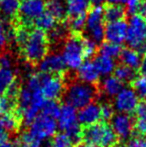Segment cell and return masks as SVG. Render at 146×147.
<instances>
[{"mask_svg": "<svg viewBox=\"0 0 146 147\" xmlns=\"http://www.w3.org/2000/svg\"><path fill=\"white\" fill-rule=\"evenodd\" d=\"M19 0H0V15L4 18H14L19 12Z\"/></svg>", "mask_w": 146, "mask_h": 147, "instance_id": "obj_23", "label": "cell"}, {"mask_svg": "<svg viewBox=\"0 0 146 147\" xmlns=\"http://www.w3.org/2000/svg\"><path fill=\"white\" fill-rule=\"evenodd\" d=\"M77 72V77L79 81H82L84 83L95 85L98 83L100 78V74L97 71L95 65L92 61H83V63L78 67L76 70Z\"/></svg>", "mask_w": 146, "mask_h": 147, "instance_id": "obj_16", "label": "cell"}, {"mask_svg": "<svg viewBox=\"0 0 146 147\" xmlns=\"http://www.w3.org/2000/svg\"><path fill=\"white\" fill-rule=\"evenodd\" d=\"M56 21L57 20L48 11L45 10L39 17H37L34 20V24H35L36 28L45 32V31H50L51 29H53L56 26Z\"/></svg>", "mask_w": 146, "mask_h": 147, "instance_id": "obj_25", "label": "cell"}, {"mask_svg": "<svg viewBox=\"0 0 146 147\" xmlns=\"http://www.w3.org/2000/svg\"><path fill=\"white\" fill-rule=\"evenodd\" d=\"M109 5H123L127 2V0H105Z\"/></svg>", "mask_w": 146, "mask_h": 147, "instance_id": "obj_46", "label": "cell"}, {"mask_svg": "<svg viewBox=\"0 0 146 147\" xmlns=\"http://www.w3.org/2000/svg\"><path fill=\"white\" fill-rule=\"evenodd\" d=\"M100 108H101V120L103 119L104 122L109 121L114 116V108H113L112 104L109 103H103L100 104Z\"/></svg>", "mask_w": 146, "mask_h": 147, "instance_id": "obj_38", "label": "cell"}, {"mask_svg": "<svg viewBox=\"0 0 146 147\" xmlns=\"http://www.w3.org/2000/svg\"><path fill=\"white\" fill-rule=\"evenodd\" d=\"M60 106L61 105L59 104L57 100H48V99H46L42 108H41L40 113L47 115L49 117H52L54 119H57L59 112H60Z\"/></svg>", "mask_w": 146, "mask_h": 147, "instance_id": "obj_29", "label": "cell"}, {"mask_svg": "<svg viewBox=\"0 0 146 147\" xmlns=\"http://www.w3.org/2000/svg\"><path fill=\"white\" fill-rule=\"evenodd\" d=\"M20 147H42L43 141L34 138L28 131L24 132L19 139Z\"/></svg>", "mask_w": 146, "mask_h": 147, "instance_id": "obj_35", "label": "cell"}, {"mask_svg": "<svg viewBox=\"0 0 146 147\" xmlns=\"http://www.w3.org/2000/svg\"><path fill=\"white\" fill-rule=\"evenodd\" d=\"M57 129H58V125H57L56 119L39 113L38 116L29 125L28 132L34 138L40 141H44L49 138H52L56 134Z\"/></svg>", "mask_w": 146, "mask_h": 147, "instance_id": "obj_7", "label": "cell"}, {"mask_svg": "<svg viewBox=\"0 0 146 147\" xmlns=\"http://www.w3.org/2000/svg\"><path fill=\"white\" fill-rule=\"evenodd\" d=\"M65 1H66V2H68V1H71V0H65Z\"/></svg>", "mask_w": 146, "mask_h": 147, "instance_id": "obj_51", "label": "cell"}, {"mask_svg": "<svg viewBox=\"0 0 146 147\" xmlns=\"http://www.w3.org/2000/svg\"><path fill=\"white\" fill-rule=\"evenodd\" d=\"M39 72L52 75H62L66 71V65L59 53H47L38 62Z\"/></svg>", "mask_w": 146, "mask_h": 147, "instance_id": "obj_13", "label": "cell"}, {"mask_svg": "<svg viewBox=\"0 0 146 147\" xmlns=\"http://www.w3.org/2000/svg\"><path fill=\"white\" fill-rule=\"evenodd\" d=\"M12 58L9 54L4 53V54H0V67L4 68H12Z\"/></svg>", "mask_w": 146, "mask_h": 147, "instance_id": "obj_43", "label": "cell"}, {"mask_svg": "<svg viewBox=\"0 0 146 147\" xmlns=\"http://www.w3.org/2000/svg\"><path fill=\"white\" fill-rule=\"evenodd\" d=\"M130 48L139 53H146V20L141 15H131L127 23V33L125 38Z\"/></svg>", "mask_w": 146, "mask_h": 147, "instance_id": "obj_5", "label": "cell"}, {"mask_svg": "<svg viewBox=\"0 0 146 147\" xmlns=\"http://www.w3.org/2000/svg\"><path fill=\"white\" fill-rule=\"evenodd\" d=\"M46 10L45 0H22L20 2V18L25 25H29Z\"/></svg>", "mask_w": 146, "mask_h": 147, "instance_id": "obj_11", "label": "cell"}, {"mask_svg": "<svg viewBox=\"0 0 146 147\" xmlns=\"http://www.w3.org/2000/svg\"><path fill=\"white\" fill-rule=\"evenodd\" d=\"M132 88L139 97V99H146V77L139 76L135 77L132 82Z\"/></svg>", "mask_w": 146, "mask_h": 147, "instance_id": "obj_31", "label": "cell"}, {"mask_svg": "<svg viewBox=\"0 0 146 147\" xmlns=\"http://www.w3.org/2000/svg\"><path fill=\"white\" fill-rule=\"evenodd\" d=\"M58 129L64 132L72 141L78 144L82 139V129L77 119V109L65 102L60 106V112L56 119Z\"/></svg>", "mask_w": 146, "mask_h": 147, "instance_id": "obj_4", "label": "cell"}, {"mask_svg": "<svg viewBox=\"0 0 146 147\" xmlns=\"http://www.w3.org/2000/svg\"><path fill=\"white\" fill-rule=\"evenodd\" d=\"M139 104V97L132 87H123L115 97H113V108L118 113L132 114Z\"/></svg>", "mask_w": 146, "mask_h": 147, "instance_id": "obj_10", "label": "cell"}, {"mask_svg": "<svg viewBox=\"0 0 146 147\" xmlns=\"http://www.w3.org/2000/svg\"><path fill=\"white\" fill-rule=\"evenodd\" d=\"M139 13H140V15L142 16V17L146 20V2H144V3H142V6H141Z\"/></svg>", "mask_w": 146, "mask_h": 147, "instance_id": "obj_49", "label": "cell"}, {"mask_svg": "<svg viewBox=\"0 0 146 147\" xmlns=\"http://www.w3.org/2000/svg\"><path fill=\"white\" fill-rule=\"evenodd\" d=\"M50 142L51 147H72L73 143L70 140V138L64 133V132H60V133H56L52 137Z\"/></svg>", "mask_w": 146, "mask_h": 147, "instance_id": "obj_32", "label": "cell"}, {"mask_svg": "<svg viewBox=\"0 0 146 147\" xmlns=\"http://www.w3.org/2000/svg\"><path fill=\"white\" fill-rule=\"evenodd\" d=\"M85 20H86V15L70 17L68 21V28L74 33L81 32L85 28Z\"/></svg>", "mask_w": 146, "mask_h": 147, "instance_id": "obj_34", "label": "cell"}, {"mask_svg": "<svg viewBox=\"0 0 146 147\" xmlns=\"http://www.w3.org/2000/svg\"><path fill=\"white\" fill-rule=\"evenodd\" d=\"M82 48H83L84 58H92L93 56H95L97 52V43L90 39L89 37L82 39Z\"/></svg>", "mask_w": 146, "mask_h": 147, "instance_id": "obj_33", "label": "cell"}, {"mask_svg": "<svg viewBox=\"0 0 146 147\" xmlns=\"http://www.w3.org/2000/svg\"><path fill=\"white\" fill-rule=\"evenodd\" d=\"M134 131L137 135L146 136V120L137 119V121L134 122Z\"/></svg>", "mask_w": 146, "mask_h": 147, "instance_id": "obj_41", "label": "cell"}, {"mask_svg": "<svg viewBox=\"0 0 146 147\" xmlns=\"http://www.w3.org/2000/svg\"><path fill=\"white\" fill-rule=\"evenodd\" d=\"M97 93L98 90L95 85L84 83L78 80L71 82L67 88H65L63 95L66 103H69L76 109H80L93 102L97 97Z\"/></svg>", "mask_w": 146, "mask_h": 147, "instance_id": "obj_2", "label": "cell"}, {"mask_svg": "<svg viewBox=\"0 0 146 147\" xmlns=\"http://www.w3.org/2000/svg\"><path fill=\"white\" fill-rule=\"evenodd\" d=\"M125 147H146V136L136 135L130 137L125 144Z\"/></svg>", "mask_w": 146, "mask_h": 147, "instance_id": "obj_40", "label": "cell"}, {"mask_svg": "<svg viewBox=\"0 0 146 147\" xmlns=\"http://www.w3.org/2000/svg\"><path fill=\"white\" fill-rule=\"evenodd\" d=\"M0 147H20L19 140H10L8 138L6 141L0 144Z\"/></svg>", "mask_w": 146, "mask_h": 147, "instance_id": "obj_45", "label": "cell"}, {"mask_svg": "<svg viewBox=\"0 0 146 147\" xmlns=\"http://www.w3.org/2000/svg\"><path fill=\"white\" fill-rule=\"evenodd\" d=\"M65 33H66V27L64 26H55L53 29L49 31L48 40L50 39L51 41H59L64 37Z\"/></svg>", "mask_w": 146, "mask_h": 147, "instance_id": "obj_36", "label": "cell"}, {"mask_svg": "<svg viewBox=\"0 0 146 147\" xmlns=\"http://www.w3.org/2000/svg\"><path fill=\"white\" fill-rule=\"evenodd\" d=\"M138 71L141 76H145L146 77V53H144V55L141 57L140 64H139V67H138Z\"/></svg>", "mask_w": 146, "mask_h": 147, "instance_id": "obj_44", "label": "cell"}, {"mask_svg": "<svg viewBox=\"0 0 146 147\" xmlns=\"http://www.w3.org/2000/svg\"><path fill=\"white\" fill-rule=\"evenodd\" d=\"M77 119L80 125L87 127L101 120V108L97 102H91L77 111Z\"/></svg>", "mask_w": 146, "mask_h": 147, "instance_id": "obj_14", "label": "cell"}, {"mask_svg": "<svg viewBox=\"0 0 146 147\" xmlns=\"http://www.w3.org/2000/svg\"><path fill=\"white\" fill-rule=\"evenodd\" d=\"M10 33H11V30L8 29L3 20L0 19V50L5 46L7 41L9 40Z\"/></svg>", "mask_w": 146, "mask_h": 147, "instance_id": "obj_37", "label": "cell"}, {"mask_svg": "<svg viewBox=\"0 0 146 147\" xmlns=\"http://www.w3.org/2000/svg\"><path fill=\"white\" fill-rule=\"evenodd\" d=\"M82 139L87 143L99 147H115L118 142V138L112 127L104 121H99L84 128L82 131Z\"/></svg>", "mask_w": 146, "mask_h": 147, "instance_id": "obj_3", "label": "cell"}, {"mask_svg": "<svg viewBox=\"0 0 146 147\" xmlns=\"http://www.w3.org/2000/svg\"><path fill=\"white\" fill-rule=\"evenodd\" d=\"M123 87H124V83L114 75L105 76L100 83V89L103 94L111 98L116 96Z\"/></svg>", "mask_w": 146, "mask_h": 147, "instance_id": "obj_17", "label": "cell"}, {"mask_svg": "<svg viewBox=\"0 0 146 147\" xmlns=\"http://www.w3.org/2000/svg\"><path fill=\"white\" fill-rule=\"evenodd\" d=\"M48 41L44 31L38 28L29 31L26 39L19 46L24 59L29 63H38L48 53Z\"/></svg>", "mask_w": 146, "mask_h": 147, "instance_id": "obj_1", "label": "cell"}, {"mask_svg": "<svg viewBox=\"0 0 146 147\" xmlns=\"http://www.w3.org/2000/svg\"><path fill=\"white\" fill-rule=\"evenodd\" d=\"M104 19L108 22L122 20L125 15V10L121 5H109L103 10Z\"/></svg>", "mask_w": 146, "mask_h": 147, "instance_id": "obj_27", "label": "cell"}, {"mask_svg": "<svg viewBox=\"0 0 146 147\" xmlns=\"http://www.w3.org/2000/svg\"><path fill=\"white\" fill-rule=\"evenodd\" d=\"M114 76H116L119 80L123 82V83H131L133 80L136 77V73H135V70L132 68L128 67V66L124 65V64H120V65L115 67L114 72H113Z\"/></svg>", "mask_w": 146, "mask_h": 147, "instance_id": "obj_26", "label": "cell"}, {"mask_svg": "<svg viewBox=\"0 0 146 147\" xmlns=\"http://www.w3.org/2000/svg\"><path fill=\"white\" fill-rule=\"evenodd\" d=\"M111 121V127L118 139H129L134 131V120L130 114L117 113L114 114Z\"/></svg>", "mask_w": 146, "mask_h": 147, "instance_id": "obj_12", "label": "cell"}, {"mask_svg": "<svg viewBox=\"0 0 146 147\" xmlns=\"http://www.w3.org/2000/svg\"><path fill=\"white\" fill-rule=\"evenodd\" d=\"M40 90L45 99L58 100L63 96L65 91V82L62 75H52L40 72Z\"/></svg>", "mask_w": 146, "mask_h": 147, "instance_id": "obj_9", "label": "cell"}, {"mask_svg": "<svg viewBox=\"0 0 146 147\" xmlns=\"http://www.w3.org/2000/svg\"><path fill=\"white\" fill-rule=\"evenodd\" d=\"M93 64L95 65L97 71L99 72L100 76H108L114 72V69L116 67V63H115L114 58L105 56V55L99 54L94 58Z\"/></svg>", "mask_w": 146, "mask_h": 147, "instance_id": "obj_18", "label": "cell"}, {"mask_svg": "<svg viewBox=\"0 0 146 147\" xmlns=\"http://www.w3.org/2000/svg\"><path fill=\"white\" fill-rule=\"evenodd\" d=\"M121 51H122V48H121L120 44L109 42V41L102 42L99 48L100 54L111 57V58H117V57H119Z\"/></svg>", "mask_w": 146, "mask_h": 147, "instance_id": "obj_28", "label": "cell"}, {"mask_svg": "<svg viewBox=\"0 0 146 147\" xmlns=\"http://www.w3.org/2000/svg\"><path fill=\"white\" fill-rule=\"evenodd\" d=\"M105 39L109 42L121 44L125 41L127 33V22L124 20L108 22L105 25Z\"/></svg>", "mask_w": 146, "mask_h": 147, "instance_id": "obj_15", "label": "cell"}, {"mask_svg": "<svg viewBox=\"0 0 146 147\" xmlns=\"http://www.w3.org/2000/svg\"><path fill=\"white\" fill-rule=\"evenodd\" d=\"M19 115H14L13 112L1 115L0 117V131L4 132H15L20 126Z\"/></svg>", "mask_w": 146, "mask_h": 147, "instance_id": "obj_22", "label": "cell"}, {"mask_svg": "<svg viewBox=\"0 0 146 147\" xmlns=\"http://www.w3.org/2000/svg\"><path fill=\"white\" fill-rule=\"evenodd\" d=\"M16 108V99L4 94L0 96V115L12 113Z\"/></svg>", "mask_w": 146, "mask_h": 147, "instance_id": "obj_30", "label": "cell"}, {"mask_svg": "<svg viewBox=\"0 0 146 147\" xmlns=\"http://www.w3.org/2000/svg\"><path fill=\"white\" fill-rule=\"evenodd\" d=\"M135 114H136L137 119H142L146 120V101L139 102L137 105L136 109H135Z\"/></svg>", "mask_w": 146, "mask_h": 147, "instance_id": "obj_42", "label": "cell"}, {"mask_svg": "<svg viewBox=\"0 0 146 147\" xmlns=\"http://www.w3.org/2000/svg\"><path fill=\"white\" fill-rule=\"evenodd\" d=\"M61 55L67 68L71 70H77L84 61L82 39L77 35L68 37L63 45Z\"/></svg>", "mask_w": 146, "mask_h": 147, "instance_id": "obj_6", "label": "cell"}, {"mask_svg": "<svg viewBox=\"0 0 146 147\" xmlns=\"http://www.w3.org/2000/svg\"><path fill=\"white\" fill-rule=\"evenodd\" d=\"M15 80L16 75L12 68L0 67V96L5 94L9 86Z\"/></svg>", "mask_w": 146, "mask_h": 147, "instance_id": "obj_24", "label": "cell"}, {"mask_svg": "<svg viewBox=\"0 0 146 147\" xmlns=\"http://www.w3.org/2000/svg\"><path fill=\"white\" fill-rule=\"evenodd\" d=\"M142 3L143 2L141 0H127V2L125 3L126 4V10L125 11L130 15H135V14L139 13Z\"/></svg>", "mask_w": 146, "mask_h": 147, "instance_id": "obj_39", "label": "cell"}, {"mask_svg": "<svg viewBox=\"0 0 146 147\" xmlns=\"http://www.w3.org/2000/svg\"><path fill=\"white\" fill-rule=\"evenodd\" d=\"M85 28L89 38L96 43H102L105 39V26H104V13L102 7H93L86 15Z\"/></svg>", "mask_w": 146, "mask_h": 147, "instance_id": "obj_8", "label": "cell"}, {"mask_svg": "<svg viewBox=\"0 0 146 147\" xmlns=\"http://www.w3.org/2000/svg\"><path fill=\"white\" fill-rule=\"evenodd\" d=\"M89 0H71L66 3L67 15L69 17L73 16L86 15L89 9Z\"/></svg>", "mask_w": 146, "mask_h": 147, "instance_id": "obj_21", "label": "cell"}, {"mask_svg": "<svg viewBox=\"0 0 146 147\" xmlns=\"http://www.w3.org/2000/svg\"><path fill=\"white\" fill-rule=\"evenodd\" d=\"M119 58H120L122 64L136 70L138 69L139 64H140L141 54L135 49L128 47V48L122 49L120 55H119Z\"/></svg>", "mask_w": 146, "mask_h": 147, "instance_id": "obj_19", "label": "cell"}, {"mask_svg": "<svg viewBox=\"0 0 146 147\" xmlns=\"http://www.w3.org/2000/svg\"><path fill=\"white\" fill-rule=\"evenodd\" d=\"M104 2L105 0H89L90 5H92L93 7H102Z\"/></svg>", "mask_w": 146, "mask_h": 147, "instance_id": "obj_47", "label": "cell"}, {"mask_svg": "<svg viewBox=\"0 0 146 147\" xmlns=\"http://www.w3.org/2000/svg\"><path fill=\"white\" fill-rule=\"evenodd\" d=\"M76 147H99V146H96L94 144H91V143H87V142H84V143H80V144H77Z\"/></svg>", "mask_w": 146, "mask_h": 147, "instance_id": "obj_50", "label": "cell"}, {"mask_svg": "<svg viewBox=\"0 0 146 147\" xmlns=\"http://www.w3.org/2000/svg\"><path fill=\"white\" fill-rule=\"evenodd\" d=\"M8 137H9V135H8L7 132L0 131V144L3 143L4 141H6L8 139Z\"/></svg>", "mask_w": 146, "mask_h": 147, "instance_id": "obj_48", "label": "cell"}, {"mask_svg": "<svg viewBox=\"0 0 146 147\" xmlns=\"http://www.w3.org/2000/svg\"><path fill=\"white\" fill-rule=\"evenodd\" d=\"M46 11H48L56 20H62L67 15L65 0H47Z\"/></svg>", "mask_w": 146, "mask_h": 147, "instance_id": "obj_20", "label": "cell"}]
</instances>
